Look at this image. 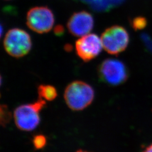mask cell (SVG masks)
Instances as JSON below:
<instances>
[{
  "label": "cell",
  "instance_id": "obj_12",
  "mask_svg": "<svg viewBox=\"0 0 152 152\" xmlns=\"http://www.w3.org/2000/svg\"><path fill=\"white\" fill-rule=\"evenodd\" d=\"M145 24L144 20H140V18L138 19H135L133 22V26L135 28H140L141 26H144Z\"/></svg>",
  "mask_w": 152,
  "mask_h": 152
},
{
  "label": "cell",
  "instance_id": "obj_8",
  "mask_svg": "<svg viewBox=\"0 0 152 152\" xmlns=\"http://www.w3.org/2000/svg\"><path fill=\"white\" fill-rule=\"evenodd\" d=\"M94 25L93 16L90 12L86 11L75 12L67 22L69 32L76 37L86 35L92 31Z\"/></svg>",
  "mask_w": 152,
  "mask_h": 152
},
{
  "label": "cell",
  "instance_id": "obj_13",
  "mask_svg": "<svg viewBox=\"0 0 152 152\" xmlns=\"http://www.w3.org/2000/svg\"><path fill=\"white\" fill-rule=\"evenodd\" d=\"M55 33L58 35V36H60V35H62L64 33V28L61 26H58L57 27H56V28H55Z\"/></svg>",
  "mask_w": 152,
  "mask_h": 152
},
{
  "label": "cell",
  "instance_id": "obj_7",
  "mask_svg": "<svg viewBox=\"0 0 152 152\" xmlns=\"http://www.w3.org/2000/svg\"><path fill=\"white\" fill-rule=\"evenodd\" d=\"M103 44L101 38L96 34H88L82 36L76 42V53L85 62L97 57L101 53Z\"/></svg>",
  "mask_w": 152,
  "mask_h": 152
},
{
  "label": "cell",
  "instance_id": "obj_9",
  "mask_svg": "<svg viewBox=\"0 0 152 152\" xmlns=\"http://www.w3.org/2000/svg\"><path fill=\"white\" fill-rule=\"evenodd\" d=\"M38 94L39 98L49 102L54 100L58 96L55 87L50 85H40L38 87Z\"/></svg>",
  "mask_w": 152,
  "mask_h": 152
},
{
  "label": "cell",
  "instance_id": "obj_5",
  "mask_svg": "<svg viewBox=\"0 0 152 152\" xmlns=\"http://www.w3.org/2000/svg\"><path fill=\"white\" fill-rule=\"evenodd\" d=\"M101 39L104 49L108 53L118 55L125 51L128 46L130 37L125 28L113 26L104 31Z\"/></svg>",
  "mask_w": 152,
  "mask_h": 152
},
{
  "label": "cell",
  "instance_id": "obj_14",
  "mask_svg": "<svg viewBox=\"0 0 152 152\" xmlns=\"http://www.w3.org/2000/svg\"><path fill=\"white\" fill-rule=\"evenodd\" d=\"M142 152H152V144L146 147Z\"/></svg>",
  "mask_w": 152,
  "mask_h": 152
},
{
  "label": "cell",
  "instance_id": "obj_2",
  "mask_svg": "<svg viewBox=\"0 0 152 152\" xmlns=\"http://www.w3.org/2000/svg\"><path fill=\"white\" fill-rule=\"evenodd\" d=\"M46 101L39 98L33 103L18 107L14 112V118L17 127L22 131L34 130L40 122L39 112L46 104Z\"/></svg>",
  "mask_w": 152,
  "mask_h": 152
},
{
  "label": "cell",
  "instance_id": "obj_11",
  "mask_svg": "<svg viewBox=\"0 0 152 152\" xmlns=\"http://www.w3.org/2000/svg\"><path fill=\"white\" fill-rule=\"evenodd\" d=\"M10 113L8 111L6 107L1 105V125L7 124L10 119Z\"/></svg>",
  "mask_w": 152,
  "mask_h": 152
},
{
  "label": "cell",
  "instance_id": "obj_1",
  "mask_svg": "<svg viewBox=\"0 0 152 152\" xmlns=\"http://www.w3.org/2000/svg\"><path fill=\"white\" fill-rule=\"evenodd\" d=\"M94 94V90L90 85L81 81H75L66 87L64 98L71 110L80 111L92 103Z\"/></svg>",
  "mask_w": 152,
  "mask_h": 152
},
{
  "label": "cell",
  "instance_id": "obj_6",
  "mask_svg": "<svg viewBox=\"0 0 152 152\" xmlns=\"http://www.w3.org/2000/svg\"><path fill=\"white\" fill-rule=\"evenodd\" d=\"M55 23L54 14L46 6L31 8L27 15V25L31 30L39 34L49 32Z\"/></svg>",
  "mask_w": 152,
  "mask_h": 152
},
{
  "label": "cell",
  "instance_id": "obj_3",
  "mask_svg": "<svg viewBox=\"0 0 152 152\" xmlns=\"http://www.w3.org/2000/svg\"><path fill=\"white\" fill-rule=\"evenodd\" d=\"M4 46L10 56L20 58L29 53L32 42L30 35L26 31L20 28H13L6 33Z\"/></svg>",
  "mask_w": 152,
  "mask_h": 152
},
{
  "label": "cell",
  "instance_id": "obj_15",
  "mask_svg": "<svg viewBox=\"0 0 152 152\" xmlns=\"http://www.w3.org/2000/svg\"><path fill=\"white\" fill-rule=\"evenodd\" d=\"M76 152H88L87 151H83V150H79V151H77Z\"/></svg>",
  "mask_w": 152,
  "mask_h": 152
},
{
  "label": "cell",
  "instance_id": "obj_4",
  "mask_svg": "<svg viewBox=\"0 0 152 152\" xmlns=\"http://www.w3.org/2000/svg\"><path fill=\"white\" fill-rule=\"evenodd\" d=\"M98 75L100 81L110 86H118L129 77V71L125 64L115 59H107L99 65Z\"/></svg>",
  "mask_w": 152,
  "mask_h": 152
},
{
  "label": "cell",
  "instance_id": "obj_10",
  "mask_svg": "<svg viewBox=\"0 0 152 152\" xmlns=\"http://www.w3.org/2000/svg\"><path fill=\"white\" fill-rule=\"evenodd\" d=\"M33 144L36 149H41L46 146V137L43 135H37L33 139Z\"/></svg>",
  "mask_w": 152,
  "mask_h": 152
}]
</instances>
